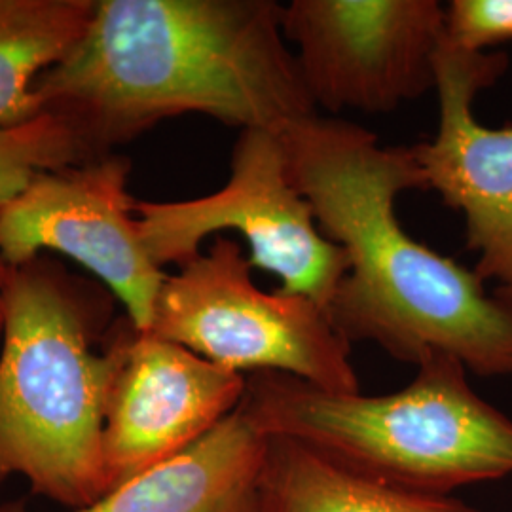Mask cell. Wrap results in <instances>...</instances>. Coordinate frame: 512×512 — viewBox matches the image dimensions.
I'll list each match as a JSON object with an SVG mask.
<instances>
[{"instance_id": "16", "label": "cell", "mask_w": 512, "mask_h": 512, "mask_svg": "<svg viewBox=\"0 0 512 512\" xmlns=\"http://www.w3.org/2000/svg\"><path fill=\"white\" fill-rule=\"evenodd\" d=\"M10 270H12V266H8V262L4 260V256L0 255V340H2V332H4V315H6V285H8Z\"/></svg>"}, {"instance_id": "1", "label": "cell", "mask_w": 512, "mask_h": 512, "mask_svg": "<svg viewBox=\"0 0 512 512\" xmlns=\"http://www.w3.org/2000/svg\"><path fill=\"white\" fill-rule=\"evenodd\" d=\"M281 16L275 0H97L35 90L93 156L184 114L281 135L319 114Z\"/></svg>"}, {"instance_id": "9", "label": "cell", "mask_w": 512, "mask_h": 512, "mask_svg": "<svg viewBox=\"0 0 512 512\" xmlns=\"http://www.w3.org/2000/svg\"><path fill=\"white\" fill-rule=\"evenodd\" d=\"M103 469L107 494L179 456L238 408L247 376L126 317L109 346Z\"/></svg>"}, {"instance_id": "5", "label": "cell", "mask_w": 512, "mask_h": 512, "mask_svg": "<svg viewBox=\"0 0 512 512\" xmlns=\"http://www.w3.org/2000/svg\"><path fill=\"white\" fill-rule=\"evenodd\" d=\"M238 241L219 238L207 253L165 275L152 332L236 372H279L327 391L357 393L351 344L329 311L300 294L264 293Z\"/></svg>"}, {"instance_id": "6", "label": "cell", "mask_w": 512, "mask_h": 512, "mask_svg": "<svg viewBox=\"0 0 512 512\" xmlns=\"http://www.w3.org/2000/svg\"><path fill=\"white\" fill-rule=\"evenodd\" d=\"M139 234L156 266L179 268L200 255L203 239L238 232L253 268L281 281L279 291L308 296L329 311L348 272L344 249L323 236L308 200L289 175L281 135L243 129L220 190L184 202H135Z\"/></svg>"}, {"instance_id": "10", "label": "cell", "mask_w": 512, "mask_h": 512, "mask_svg": "<svg viewBox=\"0 0 512 512\" xmlns=\"http://www.w3.org/2000/svg\"><path fill=\"white\" fill-rule=\"evenodd\" d=\"M507 67L505 54L465 52L444 40L435 86L439 131L412 147L425 190L463 213L467 247L478 253L476 274L499 283L512 279V128H484L473 105Z\"/></svg>"}, {"instance_id": "15", "label": "cell", "mask_w": 512, "mask_h": 512, "mask_svg": "<svg viewBox=\"0 0 512 512\" xmlns=\"http://www.w3.org/2000/svg\"><path fill=\"white\" fill-rule=\"evenodd\" d=\"M444 40L465 52L511 42L512 0H452L446 8Z\"/></svg>"}, {"instance_id": "11", "label": "cell", "mask_w": 512, "mask_h": 512, "mask_svg": "<svg viewBox=\"0 0 512 512\" xmlns=\"http://www.w3.org/2000/svg\"><path fill=\"white\" fill-rule=\"evenodd\" d=\"M268 437L238 408L179 456L69 512H251ZM0 512H29L21 505Z\"/></svg>"}, {"instance_id": "7", "label": "cell", "mask_w": 512, "mask_h": 512, "mask_svg": "<svg viewBox=\"0 0 512 512\" xmlns=\"http://www.w3.org/2000/svg\"><path fill=\"white\" fill-rule=\"evenodd\" d=\"M281 27L317 110L387 114L437 86V0H293Z\"/></svg>"}, {"instance_id": "13", "label": "cell", "mask_w": 512, "mask_h": 512, "mask_svg": "<svg viewBox=\"0 0 512 512\" xmlns=\"http://www.w3.org/2000/svg\"><path fill=\"white\" fill-rule=\"evenodd\" d=\"M97 0H0V129L44 112L37 80L73 52L92 25Z\"/></svg>"}, {"instance_id": "8", "label": "cell", "mask_w": 512, "mask_h": 512, "mask_svg": "<svg viewBox=\"0 0 512 512\" xmlns=\"http://www.w3.org/2000/svg\"><path fill=\"white\" fill-rule=\"evenodd\" d=\"M128 158L103 154L42 171L0 209V255L16 268L40 251L73 258L124 304L147 332L165 275L139 234L128 194Z\"/></svg>"}, {"instance_id": "12", "label": "cell", "mask_w": 512, "mask_h": 512, "mask_svg": "<svg viewBox=\"0 0 512 512\" xmlns=\"http://www.w3.org/2000/svg\"><path fill=\"white\" fill-rule=\"evenodd\" d=\"M251 512L482 511L450 495L414 494L368 480L330 463L296 440L272 435Z\"/></svg>"}, {"instance_id": "3", "label": "cell", "mask_w": 512, "mask_h": 512, "mask_svg": "<svg viewBox=\"0 0 512 512\" xmlns=\"http://www.w3.org/2000/svg\"><path fill=\"white\" fill-rule=\"evenodd\" d=\"M452 357L418 366L410 384L368 397L289 374L247 376L241 408L256 427L404 492L448 495L512 475V420L473 391Z\"/></svg>"}, {"instance_id": "2", "label": "cell", "mask_w": 512, "mask_h": 512, "mask_svg": "<svg viewBox=\"0 0 512 512\" xmlns=\"http://www.w3.org/2000/svg\"><path fill=\"white\" fill-rule=\"evenodd\" d=\"M289 175L319 230L348 256L330 302L336 330L420 366L458 359L478 376H511L512 315L475 270L412 238L395 203L425 190L412 147H382L368 129L321 114L281 133Z\"/></svg>"}, {"instance_id": "14", "label": "cell", "mask_w": 512, "mask_h": 512, "mask_svg": "<svg viewBox=\"0 0 512 512\" xmlns=\"http://www.w3.org/2000/svg\"><path fill=\"white\" fill-rule=\"evenodd\" d=\"M97 158L74 129L52 112L19 128L0 129V209L38 173Z\"/></svg>"}, {"instance_id": "4", "label": "cell", "mask_w": 512, "mask_h": 512, "mask_svg": "<svg viewBox=\"0 0 512 512\" xmlns=\"http://www.w3.org/2000/svg\"><path fill=\"white\" fill-rule=\"evenodd\" d=\"M107 294L37 256L10 270L0 351V486L23 476L69 511L107 494L109 349H93Z\"/></svg>"}, {"instance_id": "17", "label": "cell", "mask_w": 512, "mask_h": 512, "mask_svg": "<svg viewBox=\"0 0 512 512\" xmlns=\"http://www.w3.org/2000/svg\"><path fill=\"white\" fill-rule=\"evenodd\" d=\"M492 294L501 302V306L512 315V279L505 283H499Z\"/></svg>"}]
</instances>
